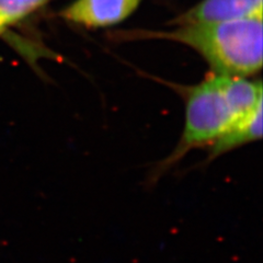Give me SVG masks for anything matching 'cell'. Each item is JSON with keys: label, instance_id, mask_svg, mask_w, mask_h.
<instances>
[{"label": "cell", "instance_id": "1", "mask_svg": "<svg viewBox=\"0 0 263 263\" xmlns=\"http://www.w3.org/2000/svg\"><path fill=\"white\" fill-rule=\"evenodd\" d=\"M262 18H250L184 24L171 31H148L139 34L191 47L218 75L248 77L262 67Z\"/></svg>", "mask_w": 263, "mask_h": 263}, {"label": "cell", "instance_id": "2", "mask_svg": "<svg viewBox=\"0 0 263 263\" xmlns=\"http://www.w3.org/2000/svg\"><path fill=\"white\" fill-rule=\"evenodd\" d=\"M247 113L239 108L230 93L228 76L214 73L192 87L186 96L182 137L166 164L176 162L193 148L210 146Z\"/></svg>", "mask_w": 263, "mask_h": 263}, {"label": "cell", "instance_id": "3", "mask_svg": "<svg viewBox=\"0 0 263 263\" xmlns=\"http://www.w3.org/2000/svg\"><path fill=\"white\" fill-rule=\"evenodd\" d=\"M142 0H73L61 12L64 20L86 28H106L126 20Z\"/></svg>", "mask_w": 263, "mask_h": 263}, {"label": "cell", "instance_id": "4", "mask_svg": "<svg viewBox=\"0 0 263 263\" xmlns=\"http://www.w3.org/2000/svg\"><path fill=\"white\" fill-rule=\"evenodd\" d=\"M263 0H202L174 20L176 26L262 18Z\"/></svg>", "mask_w": 263, "mask_h": 263}, {"label": "cell", "instance_id": "5", "mask_svg": "<svg viewBox=\"0 0 263 263\" xmlns=\"http://www.w3.org/2000/svg\"><path fill=\"white\" fill-rule=\"evenodd\" d=\"M262 106L257 104L254 109L233 123L223 134L210 146V159L217 158L242 145L259 141L262 137Z\"/></svg>", "mask_w": 263, "mask_h": 263}, {"label": "cell", "instance_id": "6", "mask_svg": "<svg viewBox=\"0 0 263 263\" xmlns=\"http://www.w3.org/2000/svg\"><path fill=\"white\" fill-rule=\"evenodd\" d=\"M47 0H0V26L3 29L21 21Z\"/></svg>", "mask_w": 263, "mask_h": 263}, {"label": "cell", "instance_id": "7", "mask_svg": "<svg viewBox=\"0 0 263 263\" xmlns=\"http://www.w3.org/2000/svg\"><path fill=\"white\" fill-rule=\"evenodd\" d=\"M3 30H4V29H3V27H2V26H0V33H2V32H3Z\"/></svg>", "mask_w": 263, "mask_h": 263}]
</instances>
